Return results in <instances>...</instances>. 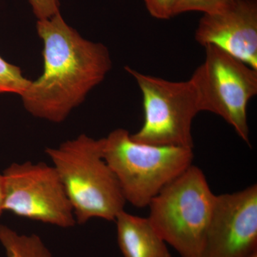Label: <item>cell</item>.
Returning a JSON list of instances; mask_svg holds the SVG:
<instances>
[{"mask_svg":"<svg viewBox=\"0 0 257 257\" xmlns=\"http://www.w3.org/2000/svg\"><path fill=\"white\" fill-rule=\"evenodd\" d=\"M4 211V187H3V174L0 172V216Z\"/></svg>","mask_w":257,"mask_h":257,"instance_id":"2e32d148","label":"cell"},{"mask_svg":"<svg viewBox=\"0 0 257 257\" xmlns=\"http://www.w3.org/2000/svg\"><path fill=\"white\" fill-rule=\"evenodd\" d=\"M43 42L42 75L21 95L24 107L35 117L53 123L67 119L111 68L105 45L83 38L60 13L37 20Z\"/></svg>","mask_w":257,"mask_h":257,"instance_id":"6da1fadb","label":"cell"},{"mask_svg":"<svg viewBox=\"0 0 257 257\" xmlns=\"http://www.w3.org/2000/svg\"><path fill=\"white\" fill-rule=\"evenodd\" d=\"M31 81L24 77L20 67L0 56V94L12 93L21 96Z\"/></svg>","mask_w":257,"mask_h":257,"instance_id":"7c38bea8","label":"cell"},{"mask_svg":"<svg viewBox=\"0 0 257 257\" xmlns=\"http://www.w3.org/2000/svg\"><path fill=\"white\" fill-rule=\"evenodd\" d=\"M192 74L200 111L221 116L249 145L247 106L257 94V69L212 45Z\"/></svg>","mask_w":257,"mask_h":257,"instance_id":"8992f818","label":"cell"},{"mask_svg":"<svg viewBox=\"0 0 257 257\" xmlns=\"http://www.w3.org/2000/svg\"><path fill=\"white\" fill-rule=\"evenodd\" d=\"M114 221L118 244L124 257H172L167 243L148 217L133 215L123 210Z\"/></svg>","mask_w":257,"mask_h":257,"instance_id":"30bf717a","label":"cell"},{"mask_svg":"<svg viewBox=\"0 0 257 257\" xmlns=\"http://www.w3.org/2000/svg\"><path fill=\"white\" fill-rule=\"evenodd\" d=\"M238 0H177L174 17L188 12H202L213 14L227 9Z\"/></svg>","mask_w":257,"mask_h":257,"instance_id":"4fadbf2b","label":"cell"},{"mask_svg":"<svg viewBox=\"0 0 257 257\" xmlns=\"http://www.w3.org/2000/svg\"><path fill=\"white\" fill-rule=\"evenodd\" d=\"M37 20H45L60 13L59 0H29Z\"/></svg>","mask_w":257,"mask_h":257,"instance_id":"9a60e30c","label":"cell"},{"mask_svg":"<svg viewBox=\"0 0 257 257\" xmlns=\"http://www.w3.org/2000/svg\"><path fill=\"white\" fill-rule=\"evenodd\" d=\"M147 10L153 18L168 20L174 17L177 0H144Z\"/></svg>","mask_w":257,"mask_h":257,"instance_id":"5bb4252c","label":"cell"},{"mask_svg":"<svg viewBox=\"0 0 257 257\" xmlns=\"http://www.w3.org/2000/svg\"><path fill=\"white\" fill-rule=\"evenodd\" d=\"M256 251V184L216 195L199 257H249Z\"/></svg>","mask_w":257,"mask_h":257,"instance_id":"ba28073f","label":"cell"},{"mask_svg":"<svg viewBox=\"0 0 257 257\" xmlns=\"http://www.w3.org/2000/svg\"><path fill=\"white\" fill-rule=\"evenodd\" d=\"M143 93L144 124L131 135L135 141L160 146L193 149V120L200 112L190 79L172 82L126 67Z\"/></svg>","mask_w":257,"mask_h":257,"instance_id":"5b68a950","label":"cell"},{"mask_svg":"<svg viewBox=\"0 0 257 257\" xmlns=\"http://www.w3.org/2000/svg\"><path fill=\"white\" fill-rule=\"evenodd\" d=\"M60 177L76 223L114 221L126 204L119 182L103 157V138L79 135L45 150Z\"/></svg>","mask_w":257,"mask_h":257,"instance_id":"7a4b0ae2","label":"cell"},{"mask_svg":"<svg viewBox=\"0 0 257 257\" xmlns=\"http://www.w3.org/2000/svg\"><path fill=\"white\" fill-rule=\"evenodd\" d=\"M216 195L204 172L191 165L149 204L152 226L181 257H199Z\"/></svg>","mask_w":257,"mask_h":257,"instance_id":"277c9868","label":"cell"},{"mask_svg":"<svg viewBox=\"0 0 257 257\" xmlns=\"http://www.w3.org/2000/svg\"><path fill=\"white\" fill-rule=\"evenodd\" d=\"M196 41L212 45L257 69V0H238L227 9L204 14Z\"/></svg>","mask_w":257,"mask_h":257,"instance_id":"9c48e42d","label":"cell"},{"mask_svg":"<svg viewBox=\"0 0 257 257\" xmlns=\"http://www.w3.org/2000/svg\"><path fill=\"white\" fill-rule=\"evenodd\" d=\"M0 243L8 257H53L38 235L20 234L0 224Z\"/></svg>","mask_w":257,"mask_h":257,"instance_id":"8fae6325","label":"cell"},{"mask_svg":"<svg viewBox=\"0 0 257 257\" xmlns=\"http://www.w3.org/2000/svg\"><path fill=\"white\" fill-rule=\"evenodd\" d=\"M4 210L59 227H73V209L58 174L45 162L11 164L3 172Z\"/></svg>","mask_w":257,"mask_h":257,"instance_id":"52a82bcc","label":"cell"},{"mask_svg":"<svg viewBox=\"0 0 257 257\" xmlns=\"http://www.w3.org/2000/svg\"><path fill=\"white\" fill-rule=\"evenodd\" d=\"M249 257H257V251L256 252L253 253L252 255H251Z\"/></svg>","mask_w":257,"mask_h":257,"instance_id":"e0dca14e","label":"cell"},{"mask_svg":"<svg viewBox=\"0 0 257 257\" xmlns=\"http://www.w3.org/2000/svg\"><path fill=\"white\" fill-rule=\"evenodd\" d=\"M103 157L126 202L144 208L164 187L192 165L193 149L138 143L124 128L103 138Z\"/></svg>","mask_w":257,"mask_h":257,"instance_id":"3957f363","label":"cell"}]
</instances>
